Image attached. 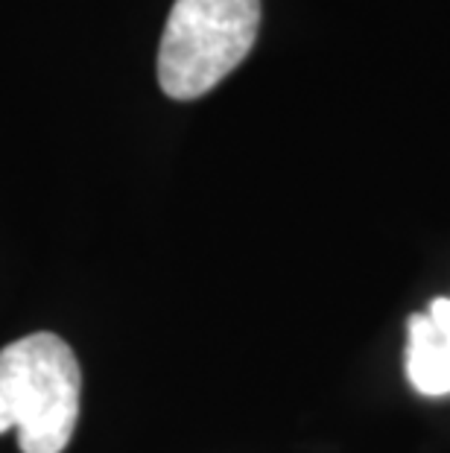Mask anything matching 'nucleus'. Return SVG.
Listing matches in <instances>:
<instances>
[{
    "instance_id": "1",
    "label": "nucleus",
    "mask_w": 450,
    "mask_h": 453,
    "mask_svg": "<svg viewBox=\"0 0 450 453\" xmlns=\"http://www.w3.org/2000/svg\"><path fill=\"white\" fill-rule=\"evenodd\" d=\"M82 369L59 334L35 331L0 349V436L21 453H65L80 421Z\"/></svg>"
},
{
    "instance_id": "2",
    "label": "nucleus",
    "mask_w": 450,
    "mask_h": 453,
    "mask_svg": "<svg viewBox=\"0 0 450 453\" xmlns=\"http://www.w3.org/2000/svg\"><path fill=\"white\" fill-rule=\"evenodd\" d=\"M261 0H176L158 44V85L187 103L214 91L252 53Z\"/></svg>"
},
{
    "instance_id": "3",
    "label": "nucleus",
    "mask_w": 450,
    "mask_h": 453,
    "mask_svg": "<svg viewBox=\"0 0 450 453\" xmlns=\"http://www.w3.org/2000/svg\"><path fill=\"white\" fill-rule=\"evenodd\" d=\"M407 374L424 395L450 392V298H433L427 313L409 316Z\"/></svg>"
}]
</instances>
